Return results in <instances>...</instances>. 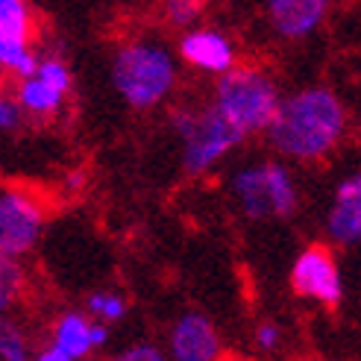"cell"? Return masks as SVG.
<instances>
[{"mask_svg": "<svg viewBox=\"0 0 361 361\" xmlns=\"http://www.w3.org/2000/svg\"><path fill=\"white\" fill-rule=\"evenodd\" d=\"M344 130L347 109L341 97L326 85H309L282 97L267 126V141L288 159L314 161L335 150Z\"/></svg>", "mask_w": 361, "mask_h": 361, "instance_id": "1", "label": "cell"}, {"mask_svg": "<svg viewBox=\"0 0 361 361\" xmlns=\"http://www.w3.org/2000/svg\"><path fill=\"white\" fill-rule=\"evenodd\" d=\"M109 80L130 109L144 112L173 94L179 65L173 50L159 39H130L112 53Z\"/></svg>", "mask_w": 361, "mask_h": 361, "instance_id": "2", "label": "cell"}, {"mask_svg": "<svg viewBox=\"0 0 361 361\" xmlns=\"http://www.w3.org/2000/svg\"><path fill=\"white\" fill-rule=\"evenodd\" d=\"M279 103L282 94L276 80L256 65H235L214 80L212 88V106L229 123H235L244 135L267 133Z\"/></svg>", "mask_w": 361, "mask_h": 361, "instance_id": "3", "label": "cell"}, {"mask_svg": "<svg viewBox=\"0 0 361 361\" xmlns=\"http://www.w3.org/2000/svg\"><path fill=\"white\" fill-rule=\"evenodd\" d=\"M171 126L183 138V165L188 173H206L247 138L212 103L203 106V109L179 106V109L171 112Z\"/></svg>", "mask_w": 361, "mask_h": 361, "instance_id": "4", "label": "cell"}, {"mask_svg": "<svg viewBox=\"0 0 361 361\" xmlns=\"http://www.w3.org/2000/svg\"><path fill=\"white\" fill-rule=\"evenodd\" d=\"M232 194L250 221L288 218L297 212V183L279 161H256L232 179Z\"/></svg>", "mask_w": 361, "mask_h": 361, "instance_id": "5", "label": "cell"}, {"mask_svg": "<svg viewBox=\"0 0 361 361\" xmlns=\"http://www.w3.org/2000/svg\"><path fill=\"white\" fill-rule=\"evenodd\" d=\"M71 88H74V74H71L68 62L56 53H44L39 68L30 77L18 80L15 97L30 118H53L62 112Z\"/></svg>", "mask_w": 361, "mask_h": 361, "instance_id": "6", "label": "cell"}, {"mask_svg": "<svg viewBox=\"0 0 361 361\" xmlns=\"http://www.w3.org/2000/svg\"><path fill=\"white\" fill-rule=\"evenodd\" d=\"M39 59L42 53L32 47L30 0H0V68L24 80L39 68Z\"/></svg>", "mask_w": 361, "mask_h": 361, "instance_id": "7", "label": "cell"}, {"mask_svg": "<svg viewBox=\"0 0 361 361\" xmlns=\"http://www.w3.org/2000/svg\"><path fill=\"white\" fill-rule=\"evenodd\" d=\"M44 226L42 203L24 188H4L0 194V256H24L39 244Z\"/></svg>", "mask_w": 361, "mask_h": 361, "instance_id": "8", "label": "cell"}, {"mask_svg": "<svg viewBox=\"0 0 361 361\" xmlns=\"http://www.w3.org/2000/svg\"><path fill=\"white\" fill-rule=\"evenodd\" d=\"M291 291L320 305H338L344 297V279L332 252L323 244L305 247L291 267Z\"/></svg>", "mask_w": 361, "mask_h": 361, "instance_id": "9", "label": "cell"}, {"mask_svg": "<svg viewBox=\"0 0 361 361\" xmlns=\"http://www.w3.org/2000/svg\"><path fill=\"white\" fill-rule=\"evenodd\" d=\"M176 56L188 68L200 71V74L224 77L226 71L238 65V47L224 30L197 24L191 30H183V35L176 42Z\"/></svg>", "mask_w": 361, "mask_h": 361, "instance_id": "10", "label": "cell"}, {"mask_svg": "<svg viewBox=\"0 0 361 361\" xmlns=\"http://www.w3.org/2000/svg\"><path fill=\"white\" fill-rule=\"evenodd\" d=\"M264 21L282 42H302L314 35L332 9V0H262Z\"/></svg>", "mask_w": 361, "mask_h": 361, "instance_id": "11", "label": "cell"}, {"mask_svg": "<svg viewBox=\"0 0 361 361\" xmlns=\"http://www.w3.org/2000/svg\"><path fill=\"white\" fill-rule=\"evenodd\" d=\"M171 358L173 361H218L221 338L214 323L200 312L179 314L171 326Z\"/></svg>", "mask_w": 361, "mask_h": 361, "instance_id": "12", "label": "cell"}, {"mask_svg": "<svg viewBox=\"0 0 361 361\" xmlns=\"http://www.w3.org/2000/svg\"><path fill=\"white\" fill-rule=\"evenodd\" d=\"M326 232L338 244L361 241V173H353L344 183H338L326 214Z\"/></svg>", "mask_w": 361, "mask_h": 361, "instance_id": "13", "label": "cell"}, {"mask_svg": "<svg viewBox=\"0 0 361 361\" xmlns=\"http://www.w3.org/2000/svg\"><path fill=\"white\" fill-rule=\"evenodd\" d=\"M53 347H59L71 358H85L94 350L92 341V320L80 312H65L53 326Z\"/></svg>", "mask_w": 361, "mask_h": 361, "instance_id": "14", "label": "cell"}, {"mask_svg": "<svg viewBox=\"0 0 361 361\" xmlns=\"http://www.w3.org/2000/svg\"><path fill=\"white\" fill-rule=\"evenodd\" d=\"M159 9H161L165 24L176 30H191L203 21L209 0H159Z\"/></svg>", "mask_w": 361, "mask_h": 361, "instance_id": "15", "label": "cell"}, {"mask_svg": "<svg viewBox=\"0 0 361 361\" xmlns=\"http://www.w3.org/2000/svg\"><path fill=\"white\" fill-rule=\"evenodd\" d=\"M0 355L4 361H30V344L12 320H4L0 326Z\"/></svg>", "mask_w": 361, "mask_h": 361, "instance_id": "16", "label": "cell"}, {"mask_svg": "<svg viewBox=\"0 0 361 361\" xmlns=\"http://www.w3.org/2000/svg\"><path fill=\"white\" fill-rule=\"evenodd\" d=\"M21 285H24L21 267H18V262L12 256H4L0 259V305H4V309H9V305L18 300Z\"/></svg>", "mask_w": 361, "mask_h": 361, "instance_id": "17", "label": "cell"}, {"mask_svg": "<svg viewBox=\"0 0 361 361\" xmlns=\"http://www.w3.org/2000/svg\"><path fill=\"white\" fill-rule=\"evenodd\" d=\"M88 312L100 320H121L126 314V302L118 294H92L88 297Z\"/></svg>", "mask_w": 361, "mask_h": 361, "instance_id": "18", "label": "cell"}, {"mask_svg": "<svg viewBox=\"0 0 361 361\" xmlns=\"http://www.w3.org/2000/svg\"><path fill=\"white\" fill-rule=\"evenodd\" d=\"M27 112H24V106L18 103V97H4L0 100V130L4 133H18L21 130V123H24Z\"/></svg>", "mask_w": 361, "mask_h": 361, "instance_id": "19", "label": "cell"}, {"mask_svg": "<svg viewBox=\"0 0 361 361\" xmlns=\"http://www.w3.org/2000/svg\"><path fill=\"white\" fill-rule=\"evenodd\" d=\"M112 361H168V358H165V353H161L159 347H153V344H135L130 350L118 353Z\"/></svg>", "mask_w": 361, "mask_h": 361, "instance_id": "20", "label": "cell"}, {"mask_svg": "<svg viewBox=\"0 0 361 361\" xmlns=\"http://www.w3.org/2000/svg\"><path fill=\"white\" fill-rule=\"evenodd\" d=\"M279 344H282V329L276 326V323H262V326L256 329V347L259 350L274 353Z\"/></svg>", "mask_w": 361, "mask_h": 361, "instance_id": "21", "label": "cell"}, {"mask_svg": "<svg viewBox=\"0 0 361 361\" xmlns=\"http://www.w3.org/2000/svg\"><path fill=\"white\" fill-rule=\"evenodd\" d=\"M35 361H77V358H71L68 353H62L59 347H47V350H42L39 355H35Z\"/></svg>", "mask_w": 361, "mask_h": 361, "instance_id": "22", "label": "cell"}, {"mask_svg": "<svg viewBox=\"0 0 361 361\" xmlns=\"http://www.w3.org/2000/svg\"><path fill=\"white\" fill-rule=\"evenodd\" d=\"M106 338H109V329H106V320L92 323V341H94V350L106 344Z\"/></svg>", "mask_w": 361, "mask_h": 361, "instance_id": "23", "label": "cell"}, {"mask_svg": "<svg viewBox=\"0 0 361 361\" xmlns=\"http://www.w3.org/2000/svg\"><path fill=\"white\" fill-rule=\"evenodd\" d=\"M82 183H85V176H82L80 171H74V173L68 176V188H71V191H80V188H82Z\"/></svg>", "mask_w": 361, "mask_h": 361, "instance_id": "24", "label": "cell"}]
</instances>
